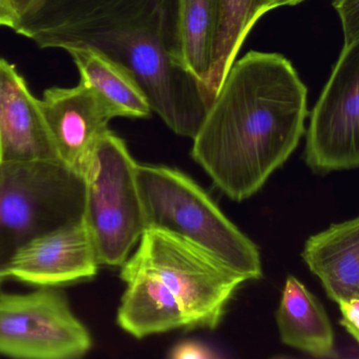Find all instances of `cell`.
Wrapping results in <instances>:
<instances>
[{
    "label": "cell",
    "instance_id": "7c38bea8",
    "mask_svg": "<svg viewBox=\"0 0 359 359\" xmlns=\"http://www.w3.org/2000/svg\"><path fill=\"white\" fill-rule=\"evenodd\" d=\"M302 256L331 301L359 294V217L308 238Z\"/></svg>",
    "mask_w": 359,
    "mask_h": 359
},
{
    "label": "cell",
    "instance_id": "5b68a950",
    "mask_svg": "<svg viewBox=\"0 0 359 359\" xmlns=\"http://www.w3.org/2000/svg\"><path fill=\"white\" fill-rule=\"evenodd\" d=\"M120 278L137 271L157 275L178 299L186 329L219 326L245 276L172 233L145 229L138 250L121 266Z\"/></svg>",
    "mask_w": 359,
    "mask_h": 359
},
{
    "label": "cell",
    "instance_id": "7a4b0ae2",
    "mask_svg": "<svg viewBox=\"0 0 359 359\" xmlns=\"http://www.w3.org/2000/svg\"><path fill=\"white\" fill-rule=\"evenodd\" d=\"M307 116V88L292 63L250 51L222 82L192 138V157L223 193L242 202L295 151Z\"/></svg>",
    "mask_w": 359,
    "mask_h": 359
},
{
    "label": "cell",
    "instance_id": "9a60e30c",
    "mask_svg": "<svg viewBox=\"0 0 359 359\" xmlns=\"http://www.w3.org/2000/svg\"><path fill=\"white\" fill-rule=\"evenodd\" d=\"M80 81L94 89L111 107L116 117L147 118L151 107L136 78L116 61L93 48L67 50Z\"/></svg>",
    "mask_w": 359,
    "mask_h": 359
},
{
    "label": "cell",
    "instance_id": "8fae6325",
    "mask_svg": "<svg viewBox=\"0 0 359 359\" xmlns=\"http://www.w3.org/2000/svg\"><path fill=\"white\" fill-rule=\"evenodd\" d=\"M59 160L39 99L14 65L0 58V162Z\"/></svg>",
    "mask_w": 359,
    "mask_h": 359
},
{
    "label": "cell",
    "instance_id": "6da1fadb",
    "mask_svg": "<svg viewBox=\"0 0 359 359\" xmlns=\"http://www.w3.org/2000/svg\"><path fill=\"white\" fill-rule=\"evenodd\" d=\"M178 0H43L19 34L41 48H88L126 67L166 126L194 138L210 105L202 84L183 67Z\"/></svg>",
    "mask_w": 359,
    "mask_h": 359
},
{
    "label": "cell",
    "instance_id": "ffe728a7",
    "mask_svg": "<svg viewBox=\"0 0 359 359\" xmlns=\"http://www.w3.org/2000/svg\"><path fill=\"white\" fill-rule=\"evenodd\" d=\"M341 318L339 322L359 344V294L339 301Z\"/></svg>",
    "mask_w": 359,
    "mask_h": 359
},
{
    "label": "cell",
    "instance_id": "277c9868",
    "mask_svg": "<svg viewBox=\"0 0 359 359\" xmlns=\"http://www.w3.org/2000/svg\"><path fill=\"white\" fill-rule=\"evenodd\" d=\"M82 175L60 160L0 162V269L23 246L83 219Z\"/></svg>",
    "mask_w": 359,
    "mask_h": 359
},
{
    "label": "cell",
    "instance_id": "4fadbf2b",
    "mask_svg": "<svg viewBox=\"0 0 359 359\" xmlns=\"http://www.w3.org/2000/svg\"><path fill=\"white\" fill-rule=\"evenodd\" d=\"M128 284L118 309L120 328L136 339L186 329L178 299L155 274L137 271L121 276Z\"/></svg>",
    "mask_w": 359,
    "mask_h": 359
},
{
    "label": "cell",
    "instance_id": "52a82bcc",
    "mask_svg": "<svg viewBox=\"0 0 359 359\" xmlns=\"http://www.w3.org/2000/svg\"><path fill=\"white\" fill-rule=\"evenodd\" d=\"M86 327L58 288L27 294L0 292V355L17 359H75L92 349Z\"/></svg>",
    "mask_w": 359,
    "mask_h": 359
},
{
    "label": "cell",
    "instance_id": "d6986e66",
    "mask_svg": "<svg viewBox=\"0 0 359 359\" xmlns=\"http://www.w3.org/2000/svg\"><path fill=\"white\" fill-rule=\"evenodd\" d=\"M168 358L172 359H212L219 358L221 356L215 353L210 347L196 341H181L175 346Z\"/></svg>",
    "mask_w": 359,
    "mask_h": 359
},
{
    "label": "cell",
    "instance_id": "7402d4cb",
    "mask_svg": "<svg viewBox=\"0 0 359 359\" xmlns=\"http://www.w3.org/2000/svg\"><path fill=\"white\" fill-rule=\"evenodd\" d=\"M32 0H14L15 6H16L17 12H18L19 16H22L29 6H32Z\"/></svg>",
    "mask_w": 359,
    "mask_h": 359
},
{
    "label": "cell",
    "instance_id": "d4e9b609",
    "mask_svg": "<svg viewBox=\"0 0 359 359\" xmlns=\"http://www.w3.org/2000/svg\"><path fill=\"white\" fill-rule=\"evenodd\" d=\"M32 1H33V2H32V4H33L34 1H35V0H32ZM29 8H31V6H29Z\"/></svg>",
    "mask_w": 359,
    "mask_h": 359
},
{
    "label": "cell",
    "instance_id": "ac0fdd59",
    "mask_svg": "<svg viewBox=\"0 0 359 359\" xmlns=\"http://www.w3.org/2000/svg\"><path fill=\"white\" fill-rule=\"evenodd\" d=\"M341 21L344 32V46L359 38V0H333Z\"/></svg>",
    "mask_w": 359,
    "mask_h": 359
},
{
    "label": "cell",
    "instance_id": "cb8c5ba5",
    "mask_svg": "<svg viewBox=\"0 0 359 359\" xmlns=\"http://www.w3.org/2000/svg\"><path fill=\"white\" fill-rule=\"evenodd\" d=\"M4 280H6V274H4V269H0V288H1V285ZM0 292H1V291H0Z\"/></svg>",
    "mask_w": 359,
    "mask_h": 359
},
{
    "label": "cell",
    "instance_id": "603a6c76",
    "mask_svg": "<svg viewBox=\"0 0 359 359\" xmlns=\"http://www.w3.org/2000/svg\"><path fill=\"white\" fill-rule=\"evenodd\" d=\"M303 1L305 0H273L276 8L284 6H295V4H301Z\"/></svg>",
    "mask_w": 359,
    "mask_h": 359
},
{
    "label": "cell",
    "instance_id": "3957f363",
    "mask_svg": "<svg viewBox=\"0 0 359 359\" xmlns=\"http://www.w3.org/2000/svg\"><path fill=\"white\" fill-rule=\"evenodd\" d=\"M145 229H157L202 249L248 280L263 276L261 254L189 176L175 169L137 166Z\"/></svg>",
    "mask_w": 359,
    "mask_h": 359
},
{
    "label": "cell",
    "instance_id": "30bf717a",
    "mask_svg": "<svg viewBox=\"0 0 359 359\" xmlns=\"http://www.w3.org/2000/svg\"><path fill=\"white\" fill-rule=\"evenodd\" d=\"M58 159L83 176L98 139L116 117L111 107L88 84L50 88L39 100Z\"/></svg>",
    "mask_w": 359,
    "mask_h": 359
},
{
    "label": "cell",
    "instance_id": "e0dca14e",
    "mask_svg": "<svg viewBox=\"0 0 359 359\" xmlns=\"http://www.w3.org/2000/svg\"><path fill=\"white\" fill-rule=\"evenodd\" d=\"M219 6L215 63L207 86L210 103L252 27L266 13L276 8L273 0H219Z\"/></svg>",
    "mask_w": 359,
    "mask_h": 359
},
{
    "label": "cell",
    "instance_id": "2e32d148",
    "mask_svg": "<svg viewBox=\"0 0 359 359\" xmlns=\"http://www.w3.org/2000/svg\"><path fill=\"white\" fill-rule=\"evenodd\" d=\"M219 16V0H178L180 60L206 94L215 63Z\"/></svg>",
    "mask_w": 359,
    "mask_h": 359
},
{
    "label": "cell",
    "instance_id": "8992f818",
    "mask_svg": "<svg viewBox=\"0 0 359 359\" xmlns=\"http://www.w3.org/2000/svg\"><path fill=\"white\" fill-rule=\"evenodd\" d=\"M137 164L123 139L107 130L83 172V221L100 265L121 267L145 230Z\"/></svg>",
    "mask_w": 359,
    "mask_h": 359
},
{
    "label": "cell",
    "instance_id": "ba28073f",
    "mask_svg": "<svg viewBox=\"0 0 359 359\" xmlns=\"http://www.w3.org/2000/svg\"><path fill=\"white\" fill-rule=\"evenodd\" d=\"M305 160L320 174L359 168V38L344 46L312 110Z\"/></svg>",
    "mask_w": 359,
    "mask_h": 359
},
{
    "label": "cell",
    "instance_id": "5bb4252c",
    "mask_svg": "<svg viewBox=\"0 0 359 359\" xmlns=\"http://www.w3.org/2000/svg\"><path fill=\"white\" fill-rule=\"evenodd\" d=\"M276 324L284 345L318 358H334V331L323 303L297 278H287Z\"/></svg>",
    "mask_w": 359,
    "mask_h": 359
},
{
    "label": "cell",
    "instance_id": "44dd1931",
    "mask_svg": "<svg viewBox=\"0 0 359 359\" xmlns=\"http://www.w3.org/2000/svg\"><path fill=\"white\" fill-rule=\"evenodd\" d=\"M20 16L17 12L14 0H0V27L16 30Z\"/></svg>",
    "mask_w": 359,
    "mask_h": 359
},
{
    "label": "cell",
    "instance_id": "9c48e42d",
    "mask_svg": "<svg viewBox=\"0 0 359 359\" xmlns=\"http://www.w3.org/2000/svg\"><path fill=\"white\" fill-rule=\"evenodd\" d=\"M100 266L82 219L27 242L4 271L6 278L35 288H59L90 280Z\"/></svg>",
    "mask_w": 359,
    "mask_h": 359
}]
</instances>
